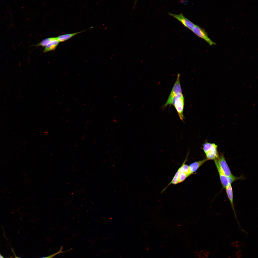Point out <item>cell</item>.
I'll return each mask as SVG.
<instances>
[{
	"label": "cell",
	"mask_w": 258,
	"mask_h": 258,
	"mask_svg": "<svg viewBox=\"0 0 258 258\" xmlns=\"http://www.w3.org/2000/svg\"><path fill=\"white\" fill-rule=\"evenodd\" d=\"M0 258H4L0 253Z\"/></svg>",
	"instance_id": "cell-13"
},
{
	"label": "cell",
	"mask_w": 258,
	"mask_h": 258,
	"mask_svg": "<svg viewBox=\"0 0 258 258\" xmlns=\"http://www.w3.org/2000/svg\"><path fill=\"white\" fill-rule=\"evenodd\" d=\"M62 247H61L60 250L57 253L47 257H42L39 258H52L57 254L61 253H63V252L62 251Z\"/></svg>",
	"instance_id": "cell-12"
},
{
	"label": "cell",
	"mask_w": 258,
	"mask_h": 258,
	"mask_svg": "<svg viewBox=\"0 0 258 258\" xmlns=\"http://www.w3.org/2000/svg\"><path fill=\"white\" fill-rule=\"evenodd\" d=\"M172 105L174 106L180 119L183 121L184 118L183 112L184 99L182 93L180 94L174 99Z\"/></svg>",
	"instance_id": "cell-3"
},
{
	"label": "cell",
	"mask_w": 258,
	"mask_h": 258,
	"mask_svg": "<svg viewBox=\"0 0 258 258\" xmlns=\"http://www.w3.org/2000/svg\"><path fill=\"white\" fill-rule=\"evenodd\" d=\"M216 166L218 167L225 175L231 176L232 173L225 160L223 154L220 153L218 157L214 160Z\"/></svg>",
	"instance_id": "cell-2"
},
{
	"label": "cell",
	"mask_w": 258,
	"mask_h": 258,
	"mask_svg": "<svg viewBox=\"0 0 258 258\" xmlns=\"http://www.w3.org/2000/svg\"><path fill=\"white\" fill-rule=\"evenodd\" d=\"M216 167L219 173L222 188H225L227 186L231 184L232 183L236 180L241 179L242 178V177H241V176L238 177L234 175L231 176H226L223 173L218 167L216 166Z\"/></svg>",
	"instance_id": "cell-4"
},
{
	"label": "cell",
	"mask_w": 258,
	"mask_h": 258,
	"mask_svg": "<svg viewBox=\"0 0 258 258\" xmlns=\"http://www.w3.org/2000/svg\"><path fill=\"white\" fill-rule=\"evenodd\" d=\"M225 189L227 197L231 204L232 208L234 212L235 218L238 223L233 204V189L231 184L227 186Z\"/></svg>",
	"instance_id": "cell-7"
},
{
	"label": "cell",
	"mask_w": 258,
	"mask_h": 258,
	"mask_svg": "<svg viewBox=\"0 0 258 258\" xmlns=\"http://www.w3.org/2000/svg\"><path fill=\"white\" fill-rule=\"evenodd\" d=\"M88 29H86L75 33L62 35L56 37L57 39L59 42H63L68 40L74 36L81 33Z\"/></svg>",
	"instance_id": "cell-9"
},
{
	"label": "cell",
	"mask_w": 258,
	"mask_h": 258,
	"mask_svg": "<svg viewBox=\"0 0 258 258\" xmlns=\"http://www.w3.org/2000/svg\"><path fill=\"white\" fill-rule=\"evenodd\" d=\"M192 31L197 36L205 40L210 45L216 44L209 38L205 30L198 25H196Z\"/></svg>",
	"instance_id": "cell-5"
},
{
	"label": "cell",
	"mask_w": 258,
	"mask_h": 258,
	"mask_svg": "<svg viewBox=\"0 0 258 258\" xmlns=\"http://www.w3.org/2000/svg\"><path fill=\"white\" fill-rule=\"evenodd\" d=\"M19 258V257H16V258Z\"/></svg>",
	"instance_id": "cell-14"
},
{
	"label": "cell",
	"mask_w": 258,
	"mask_h": 258,
	"mask_svg": "<svg viewBox=\"0 0 258 258\" xmlns=\"http://www.w3.org/2000/svg\"><path fill=\"white\" fill-rule=\"evenodd\" d=\"M203 149L208 160H214L219 156L218 146L215 143L206 142L202 145Z\"/></svg>",
	"instance_id": "cell-1"
},
{
	"label": "cell",
	"mask_w": 258,
	"mask_h": 258,
	"mask_svg": "<svg viewBox=\"0 0 258 258\" xmlns=\"http://www.w3.org/2000/svg\"><path fill=\"white\" fill-rule=\"evenodd\" d=\"M59 43L57 39L52 41L45 47L43 53H46L55 50Z\"/></svg>",
	"instance_id": "cell-10"
},
{
	"label": "cell",
	"mask_w": 258,
	"mask_h": 258,
	"mask_svg": "<svg viewBox=\"0 0 258 258\" xmlns=\"http://www.w3.org/2000/svg\"><path fill=\"white\" fill-rule=\"evenodd\" d=\"M57 39L56 37H52L46 38L35 45L37 46L45 47L52 41Z\"/></svg>",
	"instance_id": "cell-11"
},
{
	"label": "cell",
	"mask_w": 258,
	"mask_h": 258,
	"mask_svg": "<svg viewBox=\"0 0 258 258\" xmlns=\"http://www.w3.org/2000/svg\"><path fill=\"white\" fill-rule=\"evenodd\" d=\"M208 160L205 158L201 160L191 163L189 166L191 174L195 172Z\"/></svg>",
	"instance_id": "cell-8"
},
{
	"label": "cell",
	"mask_w": 258,
	"mask_h": 258,
	"mask_svg": "<svg viewBox=\"0 0 258 258\" xmlns=\"http://www.w3.org/2000/svg\"><path fill=\"white\" fill-rule=\"evenodd\" d=\"M169 14L181 22L185 27L191 30L193 29L196 25L186 18L182 14H176L169 13Z\"/></svg>",
	"instance_id": "cell-6"
}]
</instances>
